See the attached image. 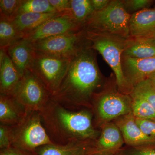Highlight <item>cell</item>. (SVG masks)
I'll return each instance as SVG.
<instances>
[{
	"label": "cell",
	"mask_w": 155,
	"mask_h": 155,
	"mask_svg": "<svg viewBox=\"0 0 155 155\" xmlns=\"http://www.w3.org/2000/svg\"><path fill=\"white\" fill-rule=\"evenodd\" d=\"M105 83L95 51L89 48L88 43L71 58L66 75L51 97L67 109L92 110L93 97Z\"/></svg>",
	"instance_id": "cell-1"
},
{
	"label": "cell",
	"mask_w": 155,
	"mask_h": 155,
	"mask_svg": "<svg viewBox=\"0 0 155 155\" xmlns=\"http://www.w3.org/2000/svg\"><path fill=\"white\" fill-rule=\"evenodd\" d=\"M40 113L43 125L55 144L95 140L101 133V130L95 127L93 114L90 109H67L51 97Z\"/></svg>",
	"instance_id": "cell-2"
},
{
	"label": "cell",
	"mask_w": 155,
	"mask_h": 155,
	"mask_svg": "<svg viewBox=\"0 0 155 155\" xmlns=\"http://www.w3.org/2000/svg\"><path fill=\"white\" fill-rule=\"evenodd\" d=\"M131 103L130 95L119 91L115 77L111 78L93 98L91 110L95 127L100 130L104 124L130 113Z\"/></svg>",
	"instance_id": "cell-3"
},
{
	"label": "cell",
	"mask_w": 155,
	"mask_h": 155,
	"mask_svg": "<svg viewBox=\"0 0 155 155\" xmlns=\"http://www.w3.org/2000/svg\"><path fill=\"white\" fill-rule=\"evenodd\" d=\"M84 31L89 48L98 51L114 71L119 91L130 95L133 89L124 78L121 62L127 39L95 31Z\"/></svg>",
	"instance_id": "cell-4"
},
{
	"label": "cell",
	"mask_w": 155,
	"mask_h": 155,
	"mask_svg": "<svg viewBox=\"0 0 155 155\" xmlns=\"http://www.w3.org/2000/svg\"><path fill=\"white\" fill-rule=\"evenodd\" d=\"M131 15L125 9L122 1L113 0L104 9L94 11L83 30L129 38L131 37L129 28Z\"/></svg>",
	"instance_id": "cell-5"
},
{
	"label": "cell",
	"mask_w": 155,
	"mask_h": 155,
	"mask_svg": "<svg viewBox=\"0 0 155 155\" xmlns=\"http://www.w3.org/2000/svg\"><path fill=\"white\" fill-rule=\"evenodd\" d=\"M12 126V146L36 153V150L53 144L42 123L40 112L28 111L19 124Z\"/></svg>",
	"instance_id": "cell-6"
},
{
	"label": "cell",
	"mask_w": 155,
	"mask_h": 155,
	"mask_svg": "<svg viewBox=\"0 0 155 155\" xmlns=\"http://www.w3.org/2000/svg\"><path fill=\"white\" fill-rule=\"evenodd\" d=\"M71 59L34 51L30 69L43 84L51 96L57 91L66 75Z\"/></svg>",
	"instance_id": "cell-7"
},
{
	"label": "cell",
	"mask_w": 155,
	"mask_h": 155,
	"mask_svg": "<svg viewBox=\"0 0 155 155\" xmlns=\"http://www.w3.org/2000/svg\"><path fill=\"white\" fill-rule=\"evenodd\" d=\"M10 95L17 100L26 110L40 113L51 97L49 92L30 69L25 71Z\"/></svg>",
	"instance_id": "cell-8"
},
{
	"label": "cell",
	"mask_w": 155,
	"mask_h": 155,
	"mask_svg": "<svg viewBox=\"0 0 155 155\" xmlns=\"http://www.w3.org/2000/svg\"><path fill=\"white\" fill-rule=\"evenodd\" d=\"M88 43L85 31L82 30L51 37L30 44L36 52L72 58Z\"/></svg>",
	"instance_id": "cell-9"
},
{
	"label": "cell",
	"mask_w": 155,
	"mask_h": 155,
	"mask_svg": "<svg viewBox=\"0 0 155 155\" xmlns=\"http://www.w3.org/2000/svg\"><path fill=\"white\" fill-rule=\"evenodd\" d=\"M82 30L67 11L48 19L26 35L23 39L33 43L51 37Z\"/></svg>",
	"instance_id": "cell-10"
},
{
	"label": "cell",
	"mask_w": 155,
	"mask_h": 155,
	"mask_svg": "<svg viewBox=\"0 0 155 155\" xmlns=\"http://www.w3.org/2000/svg\"><path fill=\"white\" fill-rule=\"evenodd\" d=\"M121 131L125 143L131 147L155 145V139L145 134L136 122L131 112L113 121Z\"/></svg>",
	"instance_id": "cell-11"
},
{
	"label": "cell",
	"mask_w": 155,
	"mask_h": 155,
	"mask_svg": "<svg viewBox=\"0 0 155 155\" xmlns=\"http://www.w3.org/2000/svg\"><path fill=\"white\" fill-rule=\"evenodd\" d=\"M121 62L124 78L133 89L155 72V57L144 59L122 57Z\"/></svg>",
	"instance_id": "cell-12"
},
{
	"label": "cell",
	"mask_w": 155,
	"mask_h": 155,
	"mask_svg": "<svg viewBox=\"0 0 155 155\" xmlns=\"http://www.w3.org/2000/svg\"><path fill=\"white\" fill-rule=\"evenodd\" d=\"M101 133L95 140L93 155H116L125 143L121 131L114 122L101 127Z\"/></svg>",
	"instance_id": "cell-13"
},
{
	"label": "cell",
	"mask_w": 155,
	"mask_h": 155,
	"mask_svg": "<svg viewBox=\"0 0 155 155\" xmlns=\"http://www.w3.org/2000/svg\"><path fill=\"white\" fill-rule=\"evenodd\" d=\"M94 141L82 140L66 144L46 145L38 148L36 152L37 155H93Z\"/></svg>",
	"instance_id": "cell-14"
},
{
	"label": "cell",
	"mask_w": 155,
	"mask_h": 155,
	"mask_svg": "<svg viewBox=\"0 0 155 155\" xmlns=\"http://www.w3.org/2000/svg\"><path fill=\"white\" fill-rule=\"evenodd\" d=\"M129 28L131 37H151L155 32V9H144L131 14Z\"/></svg>",
	"instance_id": "cell-15"
},
{
	"label": "cell",
	"mask_w": 155,
	"mask_h": 155,
	"mask_svg": "<svg viewBox=\"0 0 155 155\" xmlns=\"http://www.w3.org/2000/svg\"><path fill=\"white\" fill-rule=\"evenodd\" d=\"M28 111L17 100L10 95L0 94V122L14 126L25 118Z\"/></svg>",
	"instance_id": "cell-16"
},
{
	"label": "cell",
	"mask_w": 155,
	"mask_h": 155,
	"mask_svg": "<svg viewBox=\"0 0 155 155\" xmlns=\"http://www.w3.org/2000/svg\"><path fill=\"white\" fill-rule=\"evenodd\" d=\"M22 76L7 51H0V94L10 95Z\"/></svg>",
	"instance_id": "cell-17"
},
{
	"label": "cell",
	"mask_w": 155,
	"mask_h": 155,
	"mask_svg": "<svg viewBox=\"0 0 155 155\" xmlns=\"http://www.w3.org/2000/svg\"><path fill=\"white\" fill-rule=\"evenodd\" d=\"M7 53L21 76L30 69L34 51L29 42L23 39L7 49Z\"/></svg>",
	"instance_id": "cell-18"
},
{
	"label": "cell",
	"mask_w": 155,
	"mask_h": 155,
	"mask_svg": "<svg viewBox=\"0 0 155 155\" xmlns=\"http://www.w3.org/2000/svg\"><path fill=\"white\" fill-rule=\"evenodd\" d=\"M122 57L137 59L155 57V39L132 37L127 39Z\"/></svg>",
	"instance_id": "cell-19"
},
{
	"label": "cell",
	"mask_w": 155,
	"mask_h": 155,
	"mask_svg": "<svg viewBox=\"0 0 155 155\" xmlns=\"http://www.w3.org/2000/svg\"><path fill=\"white\" fill-rule=\"evenodd\" d=\"M62 13L57 11L46 14L23 13L17 15L11 22L17 30L25 36L48 19Z\"/></svg>",
	"instance_id": "cell-20"
},
{
	"label": "cell",
	"mask_w": 155,
	"mask_h": 155,
	"mask_svg": "<svg viewBox=\"0 0 155 155\" xmlns=\"http://www.w3.org/2000/svg\"><path fill=\"white\" fill-rule=\"evenodd\" d=\"M94 12L91 0H70V8L68 12L83 29Z\"/></svg>",
	"instance_id": "cell-21"
},
{
	"label": "cell",
	"mask_w": 155,
	"mask_h": 155,
	"mask_svg": "<svg viewBox=\"0 0 155 155\" xmlns=\"http://www.w3.org/2000/svg\"><path fill=\"white\" fill-rule=\"evenodd\" d=\"M24 38L12 22L0 17V48L7 49Z\"/></svg>",
	"instance_id": "cell-22"
},
{
	"label": "cell",
	"mask_w": 155,
	"mask_h": 155,
	"mask_svg": "<svg viewBox=\"0 0 155 155\" xmlns=\"http://www.w3.org/2000/svg\"><path fill=\"white\" fill-rule=\"evenodd\" d=\"M132 97L131 113L136 118L155 120V111L146 100L142 97L130 94Z\"/></svg>",
	"instance_id": "cell-23"
},
{
	"label": "cell",
	"mask_w": 155,
	"mask_h": 155,
	"mask_svg": "<svg viewBox=\"0 0 155 155\" xmlns=\"http://www.w3.org/2000/svg\"><path fill=\"white\" fill-rule=\"evenodd\" d=\"M54 11H57L49 0H22L17 15L28 13L46 14Z\"/></svg>",
	"instance_id": "cell-24"
},
{
	"label": "cell",
	"mask_w": 155,
	"mask_h": 155,
	"mask_svg": "<svg viewBox=\"0 0 155 155\" xmlns=\"http://www.w3.org/2000/svg\"><path fill=\"white\" fill-rule=\"evenodd\" d=\"M130 94L143 97L150 104L155 111V87L148 79L143 81L134 86Z\"/></svg>",
	"instance_id": "cell-25"
},
{
	"label": "cell",
	"mask_w": 155,
	"mask_h": 155,
	"mask_svg": "<svg viewBox=\"0 0 155 155\" xmlns=\"http://www.w3.org/2000/svg\"><path fill=\"white\" fill-rule=\"evenodd\" d=\"M22 0H0V17L12 22L17 16Z\"/></svg>",
	"instance_id": "cell-26"
},
{
	"label": "cell",
	"mask_w": 155,
	"mask_h": 155,
	"mask_svg": "<svg viewBox=\"0 0 155 155\" xmlns=\"http://www.w3.org/2000/svg\"><path fill=\"white\" fill-rule=\"evenodd\" d=\"M116 155H155V145L139 147H123Z\"/></svg>",
	"instance_id": "cell-27"
},
{
	"label": "cell",
	"mask_w": 155,
	"mask_h": 155,
	"mask_svg": "<svg viewBox=\"0 0 155 155\" xmlns=\"http://www.w3.org/2000/svg\"><path fill=\"white\" fill-rule=\"evenodd\" d=\"M12 126L0 123V149L12 146Z\"/></svg>",
	"instance_id": "cell-28"
},
{
	"label": "cell",
	"mask_w": 155,
	"mask_h": 155,
	"mask_svg": "<svg viewBox=\"0 0 155 155\" xmlns=\"http://www.w3.org/2000/svg\"><path fill=\"white\" fill-rule=\"evenodd\" d=\"M126 11H137L147 9L153 1L150 0H125L122 1Z\"/></svg>",
	"instance_id": "cell-29"
},
{
	"label": "cell",
	"mask_w": 155,
	"mask_h": 155,
	"mask_svg": "<svg viewBox=\"0 0 155 155\" xmlns=\"http://www.w3.org/2000/svg\"><path fill=\"white\" fill-rule=\"evenodd\" d=\"M136 122L145 134L155 139V120L135 117Z\"/></svg>",
	"instance_id": "cell-30"
},
{
	"label": "cell",
	"mask_w": 155,
	"mask_h": 155,
	"mask_svg": "<svg viewBox=\"0 0 155 155\" xmlns=\"http://www.w3.org/2000/svg\"><path fill=\"white\" fill-rule=\"evenodd\" d=\"M51 5L57 12H67L70 8V0H49Z\"/></svg>",
	"instance_id": "cell-31"
},
{
	"label": "cell",
	"mask_w": 155,
	"mask_h": 155,
	"mask_svg": "<svg viewBox=\"0 0 155 155\" xmlns=\"http://www.w3.org/2000/svg\"><path fill=\"white\" fill-rule=\"evenodd\" d=\"M0 155H37V153L27 151L13 146L0 150Z\"/></svg>",
	"instance_id": "cell-32"
},
{
	"label": "cell",
	"mask_w": 155,
	"mask_h": 155,
	"mask_svg": "<svg viewBox=\"0 0 155 155\" xmlns=\"http://www.w3.org/2000/svg\"><path fill=\"white\" fill-rule=\"evenodd\" d=\"M111 1L109 0H91V2L94 11H101L109 5Z\"/></svg>",
	"instance_id": "cell-33"
},
{
	"label": "cell",
	"mask_w": 155,
	"mask_h": 155,
	"mask_svg": "<svg viewBox=\"0 0 155 155\" xmlns=\"http://www.w3.org/2000/svg\"><path fill=\"white\" fill-rule=\"evenodd\" d=\"M147 79L149 80L154 87H155V72L151 74L148 77Z\"/></svg>",
	"instance_id": "cell-34"
},
{
	"label": "cell",
	"mask_w": 155,
	"mask_h": 155,
	"mask_svg": "<svg viewBox=\"0 0 155 155\" xmlns=\"http://www.w3.org/2000/svg\"><path fill=\"white\" fill-rule=\"evenodd\" d=\"M150 38H153L155 39V32L153 35V36L151 37Z\"/></svg>",
	"instance_id": "cell-35"
}]
</instances>
